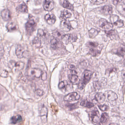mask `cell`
<instances>
[{"label": "cell", "mask_w": 125, "mask_h": 125, "mask_svg": "<svg viewBox=\"0 0 125 125\" xmlns=\"http://www.w3.org/2000/svg\"><path fill=\"white\" fill-rule=\"evenodd\" d=\"M32 17L31 14L29 15V20L26 24V30L30 34H32L37 24Z\"/></svg>", "instance_id": "obj_1"}, {"label": "cell", "mask_w": 125, "mask_h": 125, "mask_svg": "<svg viewBox=\"0 0 125 125\" xmlns=\"http://www.w3.org/2000/svg\"><path fill=\"white\" fill-rule=\"evenodd\" d=\"M88 45L91 48L90 49L89 53L90 54L94 57L98 56L101 52V50L99 49L98 48H97L99 46L98 44L97 43L95 42H90L88 43Z\"/></svg>", "instance_id": "obj_2"}, {"label": "cell", "mask_w": 125, "mask_h": 125, "mask_svg": "<svg viewBox=\"0 0 125 125\" xmlns=\"http://www.w3.org/2000/svg\"><path fill=\"white\" fill-rule=\"evenodd\" d=\"M93 73L89 70H85L84 73L83 79L82 82L79 83V87L80 88H83L86 85L90 82Z\"/></svg>", "instance_id": "obj_3"}, {"label": "cell", "mask_w": 125, "mask_h": 125, "mask_svg": "<svg viewBox=\"0 0 125 125\" xmlns=\"http://www.w3.org/2000/svg\"><path fill=\"white\" fill-rule=\"evenodd\" d=\"M77 36L75 35L68 34L61 37L62 42L65 44H68L75 42L77 39Z\"/></svg>", "instance_id": "obj_4"}, {"label": "cell", "mask_w": 125, "mask_h": 125, "mask_svg": "<svg viewBox=\"0 0 125 125\" xmlns=\"http://www.w3.org/2000/svg\"><path fill=\"white\" fill-rule=\"evenodd\" d=\"M98 25L99 27L104 30L105 31H108L112 30L113 26L112 23L107 21L106 20L101 19L98 21Z\"/></svg>", "instance_id": "obj_5"}, {"label": "cell", "mask_w": 125, "mask_h": 125, "mask_svg": "<svg viewBox=\"0 0 125 125\" xmlns=\"http://www.w3.org/2000/svg\"><path fill=\"white\" fill-rule=\"evenodd\" d=\"M110 23L117 28L122 27L124 25V22L120 19L118 16L112 15L110 17Z\"/></svg>", "instance_id": "obj_6"}, {"label": "cell", "mask_w": 125, "mask_h": 125, "mask_svg": "<svg viewBox=\"0 0 125 125\" xmlns=\"http://www.w3.org/2000/svg\"><path fill=\"white\" fill-rule=\"evenodd\" d=\"M80 97V95L76 92H72L66 95L64 97L63 99L66 101H73L79 100Z\"/></svg>", "instance_id": "obj_7"}, {"label": "cell", "mask_w": 125, "mask_h": 125, "mask_svg": "<svg viewBox=\"0 0 125 125\" xmlns=\"http://www.w3.org/2000/svg\"><path fill=\"white\" fill-rule=\"evenodd\" d=\"M25 63L21 61L16 62L10 61L9 66L11 69H15V71H19L22 70L24 66Z\"/></svg>", "instance_id": "obj_8"}, {"label": "cell", "mask_w": 125, "mask_h": 125, "mask_svg": "<svg viewBox=\"0 0 125 125\" xmlns=\"http://www.w3.org/2000/svg\"><path fill=\"white\" fill-rule=\"evenodd\" d=\"M42 72V71L40 69L34 68L30 70L29 75L32 77L38 78L41 76Z\"/></svg>", "instance_id": "obj_9"}, {"label": "cell", "mask_w": 125, "mask_h": 125, "mask_svg": "<svg viewBox=\"0 0 125 125\" xmlns=\"http://www.w3.org/2000/svg\"><path fill=\"white\" fill-rule=\"evenodd\" d=\"M106 97L107 98L109 101H115L118 98L117 95L116 93L113 91L110 90H107L105 91L104 93Z\"/></svg>", "instance_id": "obj_10"}, {"label": "cell", "mask_w": 125, "mask_h": 125, "mask_svg": "<svg viewBox=\"0 0 125 125\" xmlns=\"http://www.w3.org/2000/svg\"><path fill=\"white\" fill-rule=\"evenodd\" d=\"M100 11L104 15H111L113 13V8L111 6L105 5L101 8Z\"/></svg>", "instance_id": "obj_11"}, {"label": "cell", "mask_w": 125, "mask_h": 125, "mask_svg": "<svg viewBox=\"0 0 125 125\" xmlns=\"http://www.w3.org/2000/svg\"><path fill=\"white\" fill-rule=\"evenodd\" d=\"M54 3L52 0H45L43 5V8L45 10L51 11L54 8Z\"/></svg>", "instance_id": "obj_12"}, {"label": "cell", "mask_w": 125, "mask_h": 125, "mask_svg": "<svg viewBox=\"0 0 125 125\" xmlns=\"http://www.w3.org/2000/svg\"><path fill=\"white\" fill-rule=\"evenodd\" d=\"M61 28L65 32H68L72 29L71 25L69 21L67 20H63L61 24Z\"/></svg>", "instance_id": "obj_13"}, {"label": "cell", "mask_w": 125, "mask_h": 125, "mask_svg": "<svg viewBox=\"0 0 125 125\" xmlns=\"http://www.w3.org/2000/svg\"><path fill=\"white\" fill-rule=\"evenodd\" d=\"M1 15L3 19L5 21H9L11 19V13L8 9H5L1 11Z\"/></svg>", "instance_id": "obj_14"}, {"label": "cell", "mask_w": 125, "mask_h": 125, "mask_svg": "<svg viewBox=\"0 0 125 125\" xmlns=\"http://www.w3.org/2000/svg\"><path fill=\"white\" fill-rule=\"evenodd\" d=\"M45 19L48 24L51 25L54 24L56 21V17L53 14H47L45 16Z\"/></svg>", "instance_id": "obj_15"}, {"label": "cell", "mask_w": 125, "mask_h": 125, "mask_svg": "<svg viewBox=\"0 0 125 125\" xmlns=\"http://www.w3.org/2000/svg\"><path fill=\"white\" fill-rule=\"evenodd\" d=\"M25 50L24 48L20 45H17L16 48V54L17 57L22 58L24 57Z\"/></svg>", "instance_id": "obj_16"}, {"label": "cell", "mask_w": 125, "mask_h": 125, "mask_svg": "<svg viewBox=\"0 0 125 125\" xmlns=\"http://www.w3.org/2000/svg\"><path fill=\"white\" fill-rule=\"evenodd\" d=\"M118 0L117 4L116 5V9L122 15L124 16L125 15V1L123 3H120Z\"/></svg>", "instance_id": "obj_17"}, {"label": "cell", "mask_w": 125, "mask_h": 125, "mask_svg": "<svg viewBox=\"0 0 125 125\" xmlns=\"http://www.w3.org/2000/svg\"><path fill=\"white\" fill-rule=\"evenodd\" d=\"M105 94L103 93H98L96 94L95 99L96 101L99 103L104 102L106 99Z\"/></svg>", "instance_id": "obj_18"}, {"label": "cell", "mask_w": 125, "mask_h": 125, "mask_svg": "<svg viewBox=\"0 0 125 125\" xmlns=\"http://www.w3.org/2000/svg\"><path fill=\"white\" fill-rule=\"evenodd\" d=\"M91 117L92 121L94 123H97L99 122V113L98 111L96 110L93 112Z\"/></svg>", "instance_id": "obj_19"}, {"label": "cell", "mask_w": 125, "mask_h": 125, "mask_svg": "<svg viewBox=\"0 0 125 125\" xmlns=\"http://www.w3.org/2000/svg\"><path fill=\"white\" fill-rule=\"evenodd\" d=\"M16 9L18 12L21 13H27L28 11L27 6L24 3H23L18 6L17 8Z\"/></svg>", "instance_id": "obj_20"}, {"label": "cell", "mask_w": 125, "mask_h": 125, "mask_svg": "<svg viewBox=\"0 0 125 125\" xmlns=\"http://www.w3.org/2000/svg\"><path fill=\"white\" fill-rule=\"evenodd\" d=\"M71 13L69 12L67 10H63L61 11L60 17L61 19H63V20H65L67 19L71 18Z\"/></svg>", "instance_id": "obj_21"}, {"label": "cell", "mask_w": 125, "mask_h": 125, "mask_svg": "<svg viewBox=\"0 0 125 125\" xmlns=\"http://www.w3.org/2000/svg\"><path fill=\"white\" fill-rule=\"evenodd\" d=\"M71 82L74 84H79L80 82V80L78 76L76 74H72L69 78Z\"/></svg>", "instance_id": "obj_22"}, {"label": "cell", "mask_w": 125, "mask_h": 125, "mask_svg": "<svg viewBox=\"0 0 125 125\" xmlns=\"http://www.w3.org/2000/svg\"><path fill=\"white\" fill-rule=\"evenodd\" d=\"M22 120V118L20 115L11 117L10 119L11 123L13 124H16L18 122H20Z\"/></svg>", "instance_id": "obj_23"}, {"label": "cell", "mask_w": 125, "mask_h": 125, "mask_svg": "<svg viewBox=\"0 0 125 125\" xmlns=\"http://www.w3.org/2000/svg\"><path fill=\"white\" fill-rule=\"evenodd\" d=\"M6 28L9 32H12L17 30V26L13 22L8 23L6 26Z\"/></svg>", "instance_id": "obj_24"}, {"label": "cell", "mask_w": 125, "mask_h": 125, "mask_svg": "<svg viewBox=\"0 0 125 125\" xmlns=\"http://www.w3.org/2000/svg\"><path fill=\"white\" fill-rule=\"evenodd\" d=\"M99 31L94 28H91L88 31L89 37L91 38H94L98 34Z\"/></svg>", "instance_id": "obj_25"}, {"label": "cell", "mask_w": 125, "mask_h": 125, "mask_svg": "<svg viewBox=\"0 0 125 125\" xmlns=\"http://www.w3.org/2000/svg\"><path fill=\"white\" fill-rule=\"evenodd\" d=\"M80 105L82 106L87 108H90L94 106V104L88 101L87 100L83 101L81 102Z\"/></svg>", "instance_id": "obj_26"}, {"label": "cell", "mask_w": 125, "mask_h": 125, "mask_svg": "<svg viewBox=\"0 0 125 125\" xmlns=\"http://www.w3.org/2000/svg\"><path fill=\"white\" fill-rule=\"evenodd\" d=\"M62 6L65 8L69 10H73L74 7L73 5H72L69 1L65 0L63 3Z\"/></svg>", "instance_id": "obj_27"}, {"label": "cell", "mask_w": 125, "mask_h": 125, "mask_svg": "<svg viewBox=\"0 0 125 125\" xmlns=\"http://www.w3.org/2000/svg\"><path fill=\"white\" fill-rule=\"evenodd\" d=\"M32 44L36 47H38L41 45V41L39 37L35 38L32 41Z\"/></svg>", "instance_id": "obj_28"}, {"label": "cell", "mask_w": 125, "mask_h": 125, "mask_svg": "<svg viewBox=\"0 0 125 125\" xmlns=\"http://www.w3.org/2000/svg\"><path fill=\"white\" fill-rule=\"evenodd\" d=\"M105 32L107 36L110 38H114L115 36H116L117 34L116 31L113 30H111L108 31H105Z\"/></svg>", "instance_id": "obj_29"}, {"label": "cell", "mask_w": 125, "mask_h": 125, "mask_svg": "<svg viewBox=\"0 0 125 125\" xmlns=\"http://www.w3.org/2000/svg\"><path fill=\"white\" fill-rule=\"evenodd\" d=\"M51 46L52 48L55 49L58 45V41L56 38H54L52 39L51 41Z\"/></svg>", "instance_id": "obj_30"}, {"label": "cell", "mask_w": 125, "mask_h": 125, "mask_svg": "<svg viewBox=\"0 0 125 125\" xmlns=\"http://www.w3.org/2000/svg\"><path fill=\"white\" fill-rule=\"evenodd\" d=\"M109 115L106 113H104L102 115L101 117V122L102 124L105 123L109 118Z\"/></svg>", "instance_id": "obj_31"}, {"label": "cell", "mask_w": 125, "mask_h": 125, "mask_svg": "<svg viewBox=\"0 0 125 125\" xmlns=\"http://www.w3.org/2000/svg\"><path fill=\"white\" fill-rule=\"evenodd\" d=\"M117 51L115 52V53L118 55L121 56H124V53H125V50L124 47H120L117 49Z\"/></svg>", "instance_id": "obj_32"}, {"label": "cell", "mask_w": 125, "mask_h": 125, "mask_svg": "<svg viewBox=\"0 0 125 125\" xmlns=\"http://www.w3.org/2000/svg\"><path fill=\"white\" fill-rule=\"evenodd\" d=\"M68 84V83L66 81H62L59 83L58 88L60 89H64L67 86Z\"/></svg>", "instance_id": "obj_33"}, {"label": "cell", "mask_w": 125, "mask_h": 125, "mask_svg": "<svg viewBox=\"0 0 125 125\" xmlns=\"http://www.w3.org/2000/svg\"><path fill=\"white\" fill-rule=\"evenodd\" d=\"M38 35L39 37H44L46 36V33L43 30L40 29L38 30Z\"/></svg>", "instance_id": "obj_34"}, {"label": "cell", "mask_w": 125, "mask_h": 125, "mask_svg": "<svg viewBox=\"0 0 125 125\" xmlns=\"http://www.w3.org/2000/svg\"><path fill=\"white\" fill-rule=\"evenodd\" d=\"M100 110H101L102 111H107V110L109 109V107L107 105H106V104H104L102 105H99L98 106Z\"/></svg>", "instance_id": "obj_35"}, {"label": "cell", "mask_w": 125, "mask_h": 125, "mask_svg": "<svg viewBox=\"0 0 125 125\" xmlns=\"http://www.w3.org/2000/svg\"><path fill=\"white\" fill-rule=\"evenodd\" d=\"M4 53V47L2 44L0 43V61L2 59Z\"/></svg>", "instance_id": "obj_36"}, {"label": "cell", "mask_w": 125, "mask_h": 125, "mask_svg": "<svg viewBox=\"0 0 125 125\" xmlns=\"http://www.w3.org/2000/svg\"><path fill=\"white\" fill-rule=\"evenodd\" d=\"M106 0H92L91 1L92 3L95 5H100V4H102V3H104L106 2Z\"/></svg>", "instance_id": "obj_37"}, {"label": "cell", "mask_w": 125, "mask_h": 125, "mask_svg": "<svg viewBox=\"0 0 125 125\" xmlns=\"http://www.w3.org/2000/svg\"><path fill=\"white\" fill-rule=\"evenodd\" d=\"M67 107L69 108L70 110H72L74 109L77 107V105L76 104H69V105H67Z\"/></svg>", "instance_id": "obj_38"}, {"label": "cell", "mask_w": 125, "mask_h": 125, "mask_svg": "<svg viewBox=\"0 0 125 125\" xmlns=\"http://www.w3.org/2000/svg\"><path fill=\"white\" fill-rule=\"evenodd\" d=\"M40 113H41V115L42 116L44 115H46V114H47V109L45 107H42L41 109Z\"/></svg>", "instance_id": "obj_39"}, {"label": "cell", "mask_w": 125, "mask_h": 125, "mask_svg": "<svg viewBox=\"0 0 125 125\" xmlns=\"http://www.w3.org/2000/svg\"><path fill=\"white\" fill-rule=\"evenodd\" d=\"M42 79V80H46L47 79V74L46 72H42V73L41 76Z\"/></svg>", "instance_id": "obj_40"}, {"label": "cell", "mask_w": 125, "mask_h": 125, "mask_svg": "<svg viewBox=\"0 0 125 125\" xmlns=\"http://www.w3.org/2000/svg\"><path fill=\"white\" fill-rule=\"evenodd\" d=\"M94 86L96 89H99L101 87V84L98 82H95L94 83Z\"/></svg>", "instance_id": "obj_41"}, {"label": "cell", "mask_w": 125, "mask_h": 125, "mask_svg": "<svg viewBox=\"0 0 125 125\" xmlns=\"http://www.w3.org/2000/svg\"><path fill=\"white\" fill-rule=\"evenodd\" d=\"M36 94L37 95H38L39 96H42L43 94V91L41 90H38L36 91Z\"/></svg>", "instance_id": "obj_42"}, {"label": "cell", "mask_w": 125, "mask_h": 125, "mask_svg": "<svg viewBox=\"0 0 125 125\" xmlns=\"http://www.w3.org/2000/svg\"><path fill=\"white\" fill-rule=\"evenodd\" d=\"M95 125H103V124L101 122H98V123H96V124Z\"/></svg>", "instance_id": "obj_43"}, {"label": "cell", "mask_w": 125, "mask_h": 125, "mask_svg": "<svg viewBox=\"0 0 125 125\" xmlns=\"http://www.w3.org/2000/svg\"><path fill=\"white\" fill-rule=\"evenodd\" d=\"M109 125H119V124H118L117 123H112L110 124H109Z\"/></svg>", "instance_id": "obj_44"}]
</instances>
